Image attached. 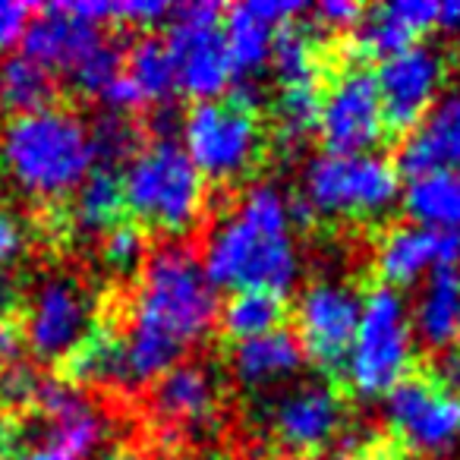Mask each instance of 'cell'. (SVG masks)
Returning a JSON list of instances; mask_svg holds the SVG:
<instances>
[{"instance_id":"18","label":"cell","mask_w":460,"mask_h":460,"mask_svg":"<svg viewBox=\"0 0 460 460\" xmlns=\"http://www.w3.org/2000/svg\"><path fill=\"white\" fill-rule=\"evenodd\" d=\"M460 234L429 230L420 224L391 227L376 252V269L385 288H410L435 269H457Z\"/></svg>"},{"instance_id":"1","label":"cell","mask_w":460,"mask_h":460,"mask_svg":"<svg viewBox=\"0 0 460 460\" xmlns=\"http://www.w3.org/2000/svg\"><path fill=\"white\" fill-rule=\"evenodd\" d=\"M217 309V290L190 246L173 243L152 252L139 271L123 334L133 385L173 369L190 347L208 338Z\"/></svg>"},{"instance_id":"11","label":"cell","mask_w":460,"mask_h":460,"mask_svg":"<svg viewBox=\"0 0 460 460\" xmlns=\"http://www.w3.org/2000/svg\"><path fill=\"white\" fill-rule=\"evenodd\" d=\"M315 133L332 155H363L385 139L388 123L376 76L369 70L347 66L325 85Z\"/></svg>"},{"instance_id":"9","label":"cell","mask_w":460,"mask_h":460,"mask_svg":"<svg viewBox=\"0 0 460 460\" xmlns=\"http://www.w3.org/2000/svg\"><path fill=\"white\" fill-rule=\"evenodd\" d=\"M224 7L215 0H190L171 7L167 51L173 60L177 89L196 102L224 98L234 85L227 41H224Z\"/></svg>"},{"instance_id":"44","label":"cell","mask_w":460,"mask_h":460,"mask_svg":"<svg viewBox=\"0 0 460 460\" xmlns=\"http://www.w3.org/2000/svg\"><path fill=\"white\" fill-rule=\"evenodd\" d=\"M4 447H7V426L0 422V454H4Z\"/></svg>"},{"instance_id":"28","label":"cell","mask_w":460,"mask_h":460,"mask_svg":"<svg viewBox=\"0 0 460 460\" xmlns=\"http://www.w3.org/2000/svg\"><path fill=\"white\" fill-rule=\"evenodd\" d=\"M123 190L120 177L108 167H95L83 183L73 190L70 224L79 234H104L120 221Z\"/></svg>"},{"instance_id":"29","label":"cell","mask_w":460,"mask_h":460,"mask_svg":"<svg viewBox=\"0 0 460 460\" xmlns=\"http://www.w3.org/2000/svg\"><path fill=\"white\" fill-rule=\"evenodd\" d=\"M54 92H58L54 76L26 54H10L0 60V108L10 117L51 108Z\"/></svg>"},{"instance_id":"17","label":"cell","mask_w":460,"mask_h":460,"mask_svg":"<svg viewBox=\"0 0 460 460\" xmlns=\"http://www.w3.org/2000/svg\"><path fill=\"white\" fill-rule=\"evenodd\" d=\"M39 426L41 435L35 445H54L73 454L76 460L89 457L104 441V416L83 394V388L66 378H45L39 394Z\"/></svg>"},{"instance_id":"16","label":"cell","mask_w":460,"mask_h":460,"mask_svg":"<svg viewBox=\"0 0 460 460\" xmlns=\"http://www.w3.org/2000/svg\"><path fill=\"white\" fill-rule=\"evenodd\" d=\"M309 13V4L300 0H246L227 10L224 41H227L234 79H256L269 66L275 35L281 26Z\"/></svg>"},{"instance_id":"31","label":"cell","mask_w":460,"mask_h":460,"mask_svg":"<svg viewBox=\"0 0 460 460\" xmlns=\"http://www.w3.org/2000/svg\"><path fill=\"white\" fill-rule=\"evenodd\" d=\"M319 108H322V89L319 85H288L278 95V136L284 146L296 148L306 142L319 127Z\"/></svg>"},{"instance_id":"15","label":"cell","mask_w":460,"mask_h":460,"mask_svg":"<svg viewBox=\"0 0 460 460\" xmlns=\"http://www.w3.org/2000/svg\"><path fill=\"white\" fill-rule=\"evenodd\" d=\"M388 422L413 451L441 454L460 438V401L429 378H403L385 394Z\"/></svg>"},{"instance_id":"5","label":"cell","mask_w":460,"mask_h":460,"mask_svg":"<svg viewBox=\"0 0 460 460\" xmlns=\"http://www.w3.org/2000/svg\"><path fill=\"white\" fill-rule=\"evenodd\" d=\"M401 202V173L376 152L332 155L322 152L303 171V196L290 202L294 221L300 217H350L376 221Z\"/></svg>"},{"instance_id":"22","label":"cell","mask_w":460,"mask_h":460,"mask_svg":"<svg viewBox=\"0 0 460 460\" xmlns=\"http://www.w3.org/2000/svg\"><path fill=\"white\" fill-rule=\"evenodd\" d=\"M413 334L432 350H447L460 344V271L435 269L426 278V288L416 296L410 313Z\"/></svg>"},{"instance_id":"43","label":"cell","mask_w":460,"mask_h":460,"mask_svg":"<svg viewBox=\"0 0 460 460\" xmlns=\"http://www.w3.org/2000/svg\"><path fill=\"white\" fill-rule=\"evenodd\" d=\"M357 460H397L391 451H366V454H359Z\"/></svg>"},{"instance_id":"4","label":"cell","mask_w":460,"mask_h":460,"mask_svg":"<svg viewBox=\"0 0 460 460\" xmlns=\"http://www.w3.org/2000/svg\"><path fill=\"white\" fill-rule=\"evenodd\" d=\"M123 208L133 211L139 227L161 234H186L205 208V177L177 139H152L123 164Z\"/></svg>"},{"instance_id":"35","label":"cell","mask_w":460,"mask_h":460,"mask_svg":"<svg viewBox=\"0 0 460 460\" xmlns=\"http://www.w3.org/2000/svg\"><path fill=\"white\" fill-rule=\"evenodd\" d=\"M29 246V227L10 205L0 202V275L22 259Z\"/></svg>"},{"instance_id":"12","label":"cell","mask_w":460,"mask_h":460,"mask_svg":"<svg viewBox=\"0 0 460 460\" xmlns=\"http://www.w3.org/2000/svg\"><path fill=\"white\" fill-rule=\"evenodd\" d=\"M363 294L338 278H319L296 303V341L319 369L338 372L359 325Z\"/></svg>"},{"instance_id":"21","label":"cell","mask_w":460,"mask_h":460,"mask_svg":"<svg viewBox=\"0 0 460 460\" xmlns=\"http://www.w3.org/2000/svg\"><path fill=\"white\" fill-rule=\"evenodd\" d=\"M306 363L300 341L288 328H278L262 338H250L234 344L230 350V369L243 388L250 391H271L278 385L290 382Z\"/></svg>"},{"instance_id":"10","label":"cell","mask_w":460,"mask_h":460,"mask_svg":"<svg viewBox=\"0 0 460 460\" xmlns=\"http://www.w3.org/2000/svg\"><path fill=\"white\" fill-rule=\"evenodd\" d=\"M95 328V303L83 281L48 275L32 288L22 313V344L41 363H64Z\"/></svg>"},{"instance_id":"40","label":"cell","mask_w":460,"mask_h":460,"mask_svg":"<svg viewBox=\"0 0 460 460\" xmlns=\"http://www.w3.org/2000/svg\"><path fill=\"white\" fill-rule=\"evenodd\" d=\"M435 29H445L451 35H460V0H441Z\"/></svg>"},{"instance_id":"30","label":"cell","mask_w":460,"mask_h":460,"mask_svg":"<svg viewBox=\"0 0 460 460\" xmlns=\"http://www.w3.org/2000/svg\"><path fill=\"white\" fill-rule=\"evenodd\" d=\"M269 66L281 79V89H288V85H319L322 58L313 22L294 20L278 29Z\"/></svg>"},{"instance_id":"39","label":"cell","mask_w":460,"mask_h":460,"mask_svg":"<svg viewBox=\"0 0 460 460\" xmlns=\"http://www.w3.org/2000/svg\"><path fill=\"white\" fill-rule=\"evenodd\" d=\"M309 13L332 29H350L363 20L366 10L359 4H350V0H325V4H313Z\"/></svg>"},{"instance_id":"20","label":"cell","mask_w":460,"mask_h":460,"mask_svg":"<svg viewBox=\"0 0 460 460\" xmlns=\"http://www.w3.org/2000/svg\"><path fill=\"white\" fill-rule=\"evenodd\" d=\"M438 4L435 0H391L382 7H372L357 22L353 48L359 58H391L403 48L416 45L422 32L435 29Z\"/></svg>"},{"instance_id":"24","label":"cell","mask_w":460,"mask_h":460,"mask_svg":"<svg viewBox=\"0 0 460 460\" xmlns=\"http://www.w3.org/2000/svg\"><path fill=\"white\" fill-rule=\"evenodd\" d=\"M155 407L171 422H205L217 407V382L211 369L177 363L155 378Z\"/></svg>"},{"instance_id":"36","label":"cell","mask_w":460,"mask_h":460,"mask_svg":"<svg viewBox=\"0 0 460 460\" xmlns=\"http://www.w3.org/2000/svg\"><path fill=\"white\" fill-rule=\"evenodd\" d=\"M16 306V288L7 275H0V363L20 359L22 334L10 325V313Z\"/></svg>"},{"instance_id":"13","label":"cell","mask_w":460,"mask_h":460,"mask_svg":"<svg viewBox=\"0 0 460 460\" xmlns=\"http://www.w3.org/2000/svg\"><path fill=\"white\" fill-rule=\"evenodd\" d=\"M372 76H376L388 129L410 133L441 98L445 58L432 45H410L385 58Z\"/></svg>"},{"instance_id":"34","label":"cell","mask_w":460,"mask_h":460,"mask_svg":"<svg viewBox=\"0 0 460 460\" xmlns=\"http://www.w3.org/2000/svg\"><path fill=\"white\" fill-rule=\"evenodd\" d=\"M41 385L45 376L26 359L0 363V410H13V413L32 410L39 403Z\"/></svg>"},{"instance_id":"23","label":"cell","mask_w":460,"mask_h":460,"mask_svg":"<svg viewBox=\"0 0 460 460\" xmlns=\"http://www.w3.org/2000/svg\"><path fill=\"white\" fill-rule=\"evenodd\" d=\"M66 382L83 388V385H95V388H127L133 385L127 363V344H123V332L114 328L95 325L85 341L64 359Z\"/></svg>"},{"instance_id":"8","label":"cell","mask_w":460,"mask_h":460,"mask_svg":"<svg viewBox=\"0 0 460 460\" xmlns=\"http://www.w3.org/2000/svg\"><path fill=\"white\" fill-rule=\"evenodd\" d=\"M183 152L205 180H240L256 167L265 148V133L259 114L240 108L230 98L196 102L186 111Z\"/></svg>"},{"instance_id":"19","label":"cell","mask_w":460,"mask_h":460,"mask_svg":"<svg viewBox=\"0 0 460 460\" xmlns=\"http://www.w3.org/2000/svg\"><path fill=\"white\" fill-rule=\"evenodd\" d=\"M394 167L407 180L432 171H460V89L445 92L403 136Z\"/></svg>"},{"instance_id":"26","label":"cell","mask_w":460,"mask_h":460,"mask_svg":"<svg viewBox=\"0 0 460 460\" xmlns=\"http://www.w3.org/2000/svg\"><path fill=\"white\" fill-rule=\"evenodd\" d=\"M123 76L129 79L142 104H152V108L167 104V98L177 92L167 41L158 35H142L139 41H133L129 54L123 58Z\"/></svg>"},{"instance_id":"7","label":"cell","mask_w":460,"mask_h":460,"mask_svg":"<svg viewBox=\"0 0 460 460\" xmlns=\"http://www.w3.org/2000/svg\"><path fill=\"white\" fill-rule=\"evenodd\" d=\"M413 322L401 290L385 284L372 288L363 296L357 334L341 366L347 385L359 397H378L397 388L413 363Z\"/></svg>"},{"instance_id":"42","label":"cell","mask_w":460,"mask_h":460,"mask_svg":"<svg viewBox=\"0 0 460 460\" xmlns=\"http://www.w3.org/2000/svg\"><path fill=\"white\" fill-rule=\"evenodd\" d=\"M104 460H142V457L136 451H129V447H114Z\"/></svg>"},{"instance_id":"2","label":"cell","mask_w":460,"mask_h":460,"mask_svg":"<svg viewBox=\"0 0 460 460\" xmlns=\"http://www.w3.org/2000/svg\"><path fill=\"white\" fill-rule=\"evenodd\" d=\"M211 288L288 294L300 275L290 199L275 183H256L217 221L202 259Z\"/></svg>"},{"instance_id":"33","label":"cell","mask_w":460,"mask_h":460,"mask_svg":"<svg viewBox=\"0 0 460 460\" xmlns=\"http://www.w3.org/2000/svg\"><path fill=\"white\" fill-rule=\"evenodd\" d=\"M92 129V146H95L98 167L114 171V164H127L136 152L142 148L139 129L129 123L127 114H102Z\"/></svg>"},{"instance_id":"14","label":"cell","mask_w":460,"mask_h":460,"mask_svg":"<svg viewBox=\"0 0 460 460\" xmlns=\"http://www.w3.org/2000/svg\"><path fill=\"white\" fill-rule=\"evenodd\" d=\"M265 429L288 454H319L344 429V401L332 385L306 382L269 401Z\"/></svg>"},{"instance_id":"37","label":"cell","mask_w":460,"mask_h":460,"mask_svg":"<svg viewBox=\"0 0 460 460\" xmlns=\"http://www.w3.org/2000/svg\"><path fill=\"white\" fill-rule=\"evenodd\" d=\"M32 7L16 4V0H0V54H7L13 45H20L29 29Z\"/></svg>"},{"instance_id":"41","label":"cell","mask_w":460,"mask_h":460,"mask_svg":"<svg viewBox=\"0 0 460 460\" xmlns=\"http://www.w3.org/2000/svg\"><path fill=\"white\" fill-rule=\"evenodd\" d=\"M16 460H76V457L60 451V447H54V445H32V447H26Z\"/></svg>"},{"instance_id":"38","label":"cell","mask_w":460,"mask_h":460,"mask_svg":"<svg viewBox=\"0 0 460 460\" xmlns=\"http://www.w3.org/2000/svg\"><path fill=\"white\" fill-rule=\"evenodd\" d=\"M426 378L435 385V388H441L445 394H451L460 401V344L435 353L432 376H426Z\"/></svg>"},{"instance_id":"3","label":"cell","mask_w":460,"mask_h":460,"mask_svg":"<svg viewBox=\"0 0 460 460\" xmlns=\"http://www.w3.org/2000/svg\"><path fill=\"white\" fill-rule=\"evenodd\" d=\"M0 164L29 196H73L98 164L92 129L64 104L10 117L0 133Z\"/></svg>"},{"instance_id":"32","label":"cell","mask_w":460,"mask_h":460,"mask_svg":"<svg viewBox=\"0 0 460 460\" xmlns=\"http://www.w3.org/2000/svg\"><path fill=\"white\" fill-rule=\"evenodd\" d=\"M148 259V234L136 221H117L102 237V262L114 275L127 278L133 271H142Z\"/></svg>"},{"instance_id":"6","label":"cell","mask_w":460,"mask_h":460,"mask_svg":"<svg viewBox=\"0 0 460 460\" xmlns=\"http://www.w3.org/2000/svg\"><path fill=\"white\" fill-rule=\"evenodd\" d=\"M22 51L48 73H64L83 95L98 98L123 73V45L102 26L48 4L39 20L29 22Z\"/></svg>"},{"instance_id":"27","label":"cell","mask_w":460,"mask_h":460,"mask_svg":"<svg viewBox=\"0 0 460 460\" xmlns=\"http://www.w3.org/2000/svg\"><path fill=\"white\" fill-rule=\"evenodd\" d=\"M284 319H288V303L271 290H234L230 300L217 309V322L227 338H234V344L278 332L284 328Z\"/></svg>"},{"instance_id":"25","label":"cell","mask_w":460,"mask_h":460,"mask_svg":"<svg viewBox=\"0 0 460 460\" xmlns=\"http://www.w3.org/2000/svg\"><path fill=\"white\" fill-rule=\"evenodd\" d=\"M410 221L429 230L460 234V171H432L410 177L401 190Z\"/></svg>"}]
</instances>
